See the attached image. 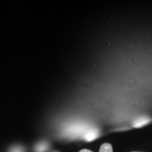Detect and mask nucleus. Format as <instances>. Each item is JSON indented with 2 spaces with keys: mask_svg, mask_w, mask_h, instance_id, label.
Here are the masks:
<instances>
[{
  "mask_svg": "<svg viewBox=\"0 0 152 152\" xmlns=\"http://www.w3.org/2000/svg\"><path fill=\"white\" fill-rule=\"evenodd\" d=\"M149 122V120L146 118H142L139 121H137L136 123H134V126L137 127V128H140V127H142L145 124Z\"/></svg>",
  "mask_w": 152,
  "mask_h": 152,
  "instance_id": "obj_5",
  "label": "nucleus"
},
{
  "mask_svg": "<svg viewBox=\"0 0 152 152\" xmlns=\"http://www.w3.org/2000/svg\"><path fill=\"white\" fill-rule=\"evenodd\" d=\"M99 133L96 130H91L85 134L84 138L86 141L90 142L95 140V139L97 137Z\"/></svg>",
  "mask_w": 152,
  "mask_h": 152,
  "instance_id": "obj_2",
  "label": "nucleus"
},
{
  "mask_svg": "<svg viewBox=\"0 0 152 152\" xmlns=\"http://www.w3.org/2000/svg\"><path fill=\"white\" fill-rule=\"evenodd\" d=\"M51 152H59V151H51Z\"/></svg>",
  "mask_w": 152,
  "mask_h": 152,
  "instance_id": "obj_7",
  "label": "nucleus"
},
{
  "mask_svg": "<svg viewBox=\"0 0 152 152\" xmlns=\"http://www.w3.org/2000/svg\"><path fill=\"white\" fill-rule=\"evenodd\" d=\"M9 152H26V149L21 145H15L9 149Z\"/></svg>",
  "mask_w": 152,
  "mask_h": 152,
  "instance_id": "obj_4",
  "label": "nucleus"
},
{
  "mask_svg": "<svg viewBox=\"0 0 152 152\" xmlns=\"http://www.w3.org/2000/svg\"><path fill=\"white\" fill-rule=\"evenodd\" d=\"M79 152H93V151H90V150H89V149H82V150H80V151Z\"/></svg>",
  "mask_w": 152,
  "mask_h": 152,
  "instance_id": "obj_6",
  "label": "nucleus"
},
{
  "mask_svg": "<svg viewBox=\"0 0 152 152\" xmlns=\"http://www.w3.org/2000/svg\"><path fill=\"white\" fill-rule=\"evenodd\" d=\"M49 148V144L46 141L38 142L34 147L35 152H46Z\"/></svg>",
  "mask_w": 152,
  "mask_h": 152,
  "instance_id": "obj_1",
  "label": "nucleus"
},
{
  "mask_svg": "<svg viewBox=\"0 0 152 152\" xmlns=\"http://www.w3.org/2000/svg\"><path fill=\"white\" fill-rule=\"evenodd\" d=\"M132 152H138V151H132Z\"/></svg>",
  "mask_w": 152,
  "mask_h": 152,
  "instance_id": "obj_8",
  "label": "nucleus"
},
{
  "mask_svg": "<svg viewBox=\"0 0 152 152\" xmlns=\"http://www.w3.org/2000/svg\"><path fill=\"white\" fill-rule=\"evenodd\" d=\"M99 152H113V147L111 144L104 143L101 146Z\"/></svg>",
  "mask_w": 152,
  "mask_h": 152,
  "instance_id": "obj_3",
  "label": "nucleus"
}]
</instances>
